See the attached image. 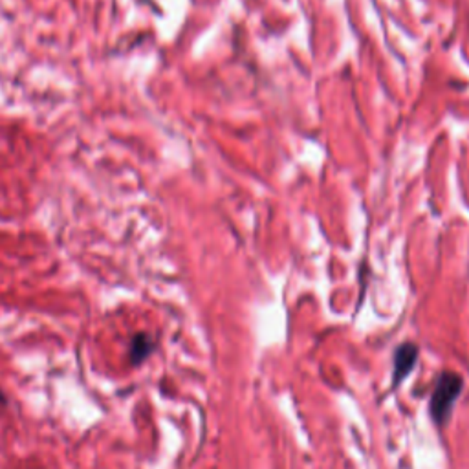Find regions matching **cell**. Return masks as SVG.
Returning <instances> with one entry per match:
<instances>
[{
    "mask_svg": "<svg viewBox=\"0 0 469 469\" xmlns=\"http://www.w3.org/2000/svg\"><path fill=\"white\" fill-rule=\"evenodd\" d=\"M462 387H464V381L457 372L445 371L436 378L431 401H429V411L436 426H445L449 422L453 407L462 393Z\"/></svg>",
    "mask_w": 469,
    "mask_h": 469,
    "instance_id": "obj_1",
    "label": "cell"
},
{
    "mask_svg": "<svg viewBox=\"0 0 469 469\" xmlns=\"http://www.w3.org/2000/svg\"><path fill=\"white\" fill-rule=\"evenodd\" d=\"M418 359V346L413 343H403L394 352V367H393V383L394 387L406 380L407 376L413 372L414 365Z\"/></svg>",
    "mask_w": 469,
    "mask_h": 469,
    "instance_id": "obj_2",
    "label": "cell"
},
{
    "mask_svg": "<svg viewBox=\"0 0 469 469\" xmlns=\"http://www.w3.org/2000/svg\"><path fill=\"white\" fill-rule=\"evenodd\" d=\"M154 350H156L154 337L147 332H136L130 337V343H128V359H130V365H133V367H140L141 363H145L147 359L153 356Z\"/></svg>",
    "mask_w": 469,
    "mask_h": 469,
    "instance_id": "obj_3",
    "label": "cell"
},
{
    "mask_svg": "<svg viewBox=\"0 0 469 469\" xmlns=\"http://www.w3.org/2000/svg\"><path fill=\"white\" fill-rule=\"evenodd\" d=\"M8 403V398H6V393L0 388V406H6Z\"/></svg>",
    "mask_w": 469,
    "mask_h": 469,
    "instance_id": "obj_4",
    "label": "cell"
}]
</instances>
